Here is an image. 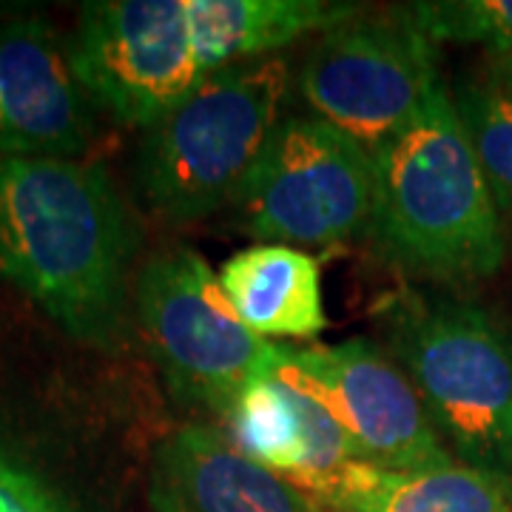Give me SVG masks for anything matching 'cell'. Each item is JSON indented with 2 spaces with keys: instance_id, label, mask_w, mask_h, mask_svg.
Wrapping results in <instances>:
<instances>
[{
  "instance_id": "obj_1",
  "label": "cell",
  "mask_w": 512,
  "mask_h": 512,
  "mask_svg": "<svg viewBox=\"0 0 512 512\" xmlns=\"http://www.w3.org/2000/svg\"><path fill=\"white\" fill-rule=\"evenodd\" d=\"M134 251L137 228L103 165L0 157V279L69 336L120 339Z\"/></svg>"
},
{
  "instance_id": "obj_2",
  "label": "cell",
  "mask_w": 512,
  "mask_h": 512,
  "mask_svg": "<svg viewBox=\"0 0 512 512\" xmlns=\"http://www.w3.org/2000/svg\"><path fill=\"white\" fill-rule=\"evenodd\" d=\"M373 165L367 239L387 265L441 282L498 271L504 262L501 211L444 83L402 134L373 151Z\"/></svg>"
},
{
  "instance_id": "obj_3",
  "label": "cell",
  "mask_w": 512,
  "mask_h": 512,
  "mask_svg": "<svg viewBox=\"0 0 512 512\" xmlns=\"http://www.w3.org/2000/svg\"><path fill=\"white\" fill-rule=\"evenodd\" d=\"M291 66L279 55L205 74L200 86L143 131L134 183L168 225L234 208L285 123Z\"/></svg>"
},
{
  "instance_id": "obj_4",
  "label": "cell",
  "mask_w": 512,
  "mask_h": 512,
  "mask_svg": "<svg viewBox=\"0 0 512 512\" xmlns=\"http://www.w3.org/2000/svg\"><path fill=\"white\" fill-rule=\"evenodd\" d=\"M376 319L444 447L512 478V328L478 305L421 291L393 293Z\"/></svg>"
},
{
  "instance_id": "obj_5",
  "label": "cell",
  "mask_w": 512,
  "mask_h": 512,
  "mask_svg": "<svg viewBox=\"0 0 512 512\" xmlns=\"http://www.w3.org/2000/svg\"><path fill=\"white\" fill-rule=\"evenodd\" d=\"M134 308L168 387L225 416L245 387L279 370L282 345L248 328L194 248H168L137 274Z\"/></svg>"
},
{
  "instance_id": "obj_6",
  "label": "cell",
  "mask_w": 512,
  "mask_h": 512,
  "mask_svg": "<svg viewBox=\"0 0 512 512\" xmlns=\"http://www.w3.org/2000/svg\"><path fill=\"white\" fill-rule=\"evenodd\" d=\"M439 83L436 43L407 6L359 12L333 26L299 69V92L313 117L370 154L402 134Z\"/></svg>"
},
{
  "instance_id": "obj_7",
  "label": "cell",
  "mask_w": 512,
  "mask_h": 512,
  "mask_svg": "<svg viewBox=\"0 0 512 512\" xmlns=\"http://www.w3.org/2000/svg\"><path fill=\"white\" fill-rule=\"evenodd\" d=\"M376 194L373 154L313 114H288L234 205L239 228L291 248L367 234Z\"/></svg>"
},
{
  "instance_id": "obj_8",
  "label": "cell",
  "mask_w": 512,
  "mask_h": 512,
  "mask_svg": "<svg viewBox=\"0 0 512 512\" xmlns=\"http://www.w3.org/2000/svg\"><path fill=\"white\" fill-rule=\"evenodd\" d=\"M72 63L97 109L151 128L205 80L188 0H97L80 12Z\"/></svg>"
},
{
  "instance_id": "obj_9",
  "label": "cell",
  "mask_w": 512,
  "mask_h": 512,
  "mask_svg": "<svg viewBox=\"0 0 512 512\" xmlns=\"http://www.w3.org/2000/svg\"><path fill=\"white\" fill-rule=\"evenodd\" d=\"M274 376L328 410L348 433L356 461L387 470H424L458 461L444 447L407 373L373 339L356 336L311 348L282 345Z\"/></svg>"
},
{
  "instance_id": "obj_10",
  "label": "cell",
  "mask_w": 512,
  "mask_h": 512,
  "mask_svg": "<svg viewBox=\"0 0 512 512\" xmlns=\"http://www.w3.org/2000/svg\"><path fill=\"white\" fill-rule=\"evenodd\" d=\"M94 137V100L72 46L43 18L0 23V157L80 160Z\"/></svg>"
},
{
  "instance_id": "obj_11",
  "label": "cell",
  "mask_w": 512,
  "mask_h": 512,
  "mask_svg": "<svg viewBox=\"0 0 512 512\" xmlns=\"http://www.w3.org/2000/svg\"><path fill=\"white\" fill-rule=\"evenodd\" d=\"M148 501L154 512H328L308 490L200 424L177 427L157 441Z\"/></svg>"
},
{
  "instance_id": "obj_12",
  "label": "cell",
  "mask_w": 512,
  "mask_h": 512,
  "mask_svg": "<svg viewBox=\"0 0 512 512\" xmlns=\"http://www.w3.org/2000/svg\"><path fill=\"white\" fill-rule=\"evenodd\" d=\"M222 421L228 430L222 436L239 453L285 476L296 487H308L316 478L356 461L348 433L328 410L276 376L245 387Z\"/></svg>"
},
{
  "instance_id": "obj_13",
  "label": "cell",
  "mask_w": 512,
  "mask_h": 512,
  "mask_svg": "<svg viewBox=\"0 0 512 512\" xmlns=\"http://www.w3.org/2000/svg\"><path fill=\"white\" fill-rule=\"evenodd\" d=\"M302 490L336 512H512V478L461 461L424 470L350 461Z\"/></svg>"
},
{
  "instance_id": "obj_14",
  "label": "cell",
  "mask_w": 512,
  "mask_h": 512,
  "mask_svg": "<svg viewBox=\"0 0 512 512\" xmlns=\"http://www.w3.org/2000/svg\"><path fill=\"white\" fill-rule=\"evenodd\" d=\"M220 285L239 319L262 339H313L328 328L322 271L311 254L259 242L225 259Z\"/></svg>"
},
{
  "instance_id": "obj_15",
  "label": "cell",
  "mask_w": 512,
  "mask_h": 512,
  "mask_svg": "<svg viewBox=\"0 0 512 512\" xmlns=\"http://www.w3.org/2000/svg\"><path fill=\"white\" fill-rule=\"evenodd\" d=\"M353 15L359 6L330 0H188L194 52L205 74L271 57L293 40L325 35Z\"/></svg>"
},
{
  "instance_id": "obj_16",
  "label": "cell",
  "mask_w": 512,
  "mask_h": 512,
  "mask_svg": "<svg viewBox=\"0 0 512 512\" xmlns=\"http://www.w3.org/2000/svg\"><path fill=\"white\" fill-rule=\"evenodd\" d=\"M453 100L495 205L512 220V92L501 83L467 86Z\"/></svg>"
},
{
  "instance_id": "obj_17",
  "label": "cell",
  "mask_w": 512,
  "mask_h": 512,
  "mask_svg": "<svg viewBox=\"0 0 512 512\" xmlns=\"http://www.w3.org/2000/svg\"><path fill=\"white\" fill-rule=\"evenodd\" d=\"M407 9L436 46L478 43L501 60L512 55V0H436Z\"/></svg>"
},
{
  "instance_id": "obj_18",
  "label": "cell",
  "mask_w": 512,
  "mask_h": 512,
  "mask_svg": "<svg viewBox=\"0 0 512 512\" xmlns=\"http://www.w3.org/2000/svg\"><path fill=\"white\" fill-rule=\"evenodd\" d=\"M0 512H80L0 444Z\"/></svg>"
},
{
  "instance_id": "obj_19",
  "label": "cell",
  "mask_w": 512,
  "mask_h": 512,
  "mask_svg": "<svg viewBox=\"0 0 512 512\" xmlns=\"http://www.w3.org/2000/svg\"><path fill=\"white\" fill-rule=\"evenodd\" d=\"M501 86H507L512 92V55L501 60Z\"/></svg>"
}]
</instances>
